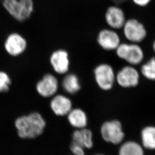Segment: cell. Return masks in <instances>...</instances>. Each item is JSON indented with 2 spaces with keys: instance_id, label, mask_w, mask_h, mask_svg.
Segmentation results:
<instances>
[{
  "instance_id": "cell-1",
  "label": "cell",
  "mask_w": 155,
  "mask_h": 155,
  "mask_svg": "<svg viewBox=\"0 0 155 155\" xmlns=\"http://www.w3.org/2000/svg\"><path fill=\"white\" fill-rule=\"evenodd\" d=\"M14 124L19 137L22 139H34L43 133L46 122L40 113L33 112L18 117Z\"/></svg>"
},
{
  "instance_id": "cell-2",
  "label": "cell",
  "mask_w": 155,
  "mask_h": 155,
  "mask_svg": "<svg viewBox=\"0 0 155 155\" xmlns=\"http://www.w3.org/2000/svg\"><path fill=\"white\" fill-rule=\"evenodd\" d=\"M2 3L6 12L18 22H25L34 12L33 0H2Z\"/></svg>"
},
{
  "instance_id": "cell-3",
  "label": "cell",
  "mask_w": 155,
  "mask_h": 155,
  "mask_svg": "<svg viewBox=\"0 0 155 155\" xmlns=\"http://www.w3.org/2000/svg\"><path fill=\"white\" fill-rule=\"evenodd\" d=\"M115 51L119 58L124 60L132 66L140 64L145 57L143 49L136 43H121Z\"/></svg>"
},
{
  "instance_id": "cell-4",
  "label": "cell",
  "mask_w": 155,
  "mask_h": 155,
  "mask_svg": "<svg viewBox=\"0 0 155 155\" xmlns=\"http://www.w3.org/2000/svg\"><path fill=\"white\" fill-rule=\"evenodd\" d=\"M101 134L104 140L114 145L122 143L125 137L121 123L116 120L103 123L101 127Z\"/></svg>"
},
{
  "instance_id": "cell-5",
  "label": "cell",
  "mask_w": 155,
  "mask_h": 155,
  "mask_svg": "<svg viewBox=\"0 0 155 155\" xmlns=\"http://www.w3.org/2000/svg\"><path fill=\"white\" fill-rule=\"evenodd\" d=\"M95 81L98 87L103 91L112 89L116 81V75L113 67L107 63H101L94 70Z\"/></svg>"
},
{
  "instance_id": "cell-6",
  "label": "cell",
  "mask_w": 155,
  "mask_h": 155,
  "mask_svg": "<svg viewBox=\"0 0 155 155\" xmlns=\"http://www.w3.org/2000/svg\"><path fill=\"white\" fill-rule=\"evenodd\" d=\"M122 29L124 37L132 43L139 44L143 41L147 36L145 26L136 19L127 20Z\"/></svg>"
},
{
  "instance_id": "cell-7",
  "label": "cell",
  "mask_w": 155,
  "mask_h": 155,
  "mask_svg": "<svg viewBox=\"0 0 155 155\" xmlns=\"http://www.w3.org/2000/svg\"><path fill=\"white\" fill-rule=\"evenodd\" d=\"M27 47L26 39L18 32L11 33L8 35L4 43L5 51L12 57H18L24 54Z\"/></svg>"
},
{
  "instance_id": "cell-8",
  "label": "cell",
  "mask_w": 155,
  "mask_h": 155,
  "mask_svg": "<svg viewBox=\"0 0 155 155\" xmlns=\"http://www.w3.org/2000/svg\"><path fill=\"white\" fill-rule=\"evenodd\" d=\"M139 71L130 65L124 66L116 74V81L121 87H135L139 84Z\"/></svg>"
},
{
  "instance_id": "cell-9",
  "label": "cell",
  "mask_w": 155,
  "mask_h": 155,
  "mask_svg": "<svg viewBox=\"0 0 155 155\" xmlns=\"http://www.w3.org/2000/svg\"><path fill=\"white\" fill-rule=\"evenodd\" d=\"M49 62L52 69L58 74H66L70 68L69 55L68 51L58 49L52 52Z\"/></svg>"
},
{
  "instance_id": "cell-10",
  "label": "cell",
  "mask_w": 155,
  "mask_h": 155,
  "mask_svg": "<svg viewBox=\"0 0 155 155\" xmlns=\"http://www.w3.org/2000/svg\"><path fill=\"white\" fill-rule=\"evenodd\" d=\"M58 88V79L51 73H46L44 75L36 85L37 92L40 96L45 98H49L56 95Z\"/></svg>"
},
{
  "instance_id": "cell-11",
  "label": "cell",
  "mask_w": 155,
  "mask_h": 155,
  "mask_svg": "<svg viewBox=\"0 0 155 155\" xmlns=\"http://www.w3.org/2000/svg\"><path fill=\"white\" fill-rule=\"evenodd\" d=\"M97 40L100 47L107 51L116 50L121 43L119 34L111 28L101 30L97 34Z\"/></svg>"
},
{
  "instance_id": "cell-12",
  "label": "cell",
  "mask_w": 155,
  "mask_h": 155,
  "mask_svg": "<svg viewBox=\"0 0 155 155\" xmlns=\"http://www.w3.org/2000/svg\"><path fill=\"white\" fill-rule=\"evenodd\" d=\"M105 20L110 28L116 30L122 29L127 20L124 11L119 6L113 5L107 9Z\"/></svg>"
},
{
  "instance_id": "cell-13",
  "label": "cell",
  "mask_w": 155,
  "mask_h": 155,
  "mask_svg": "<svg viewBox=\"0 0 155 155\" xmlns=\"http://www.w3.org/2000/svg\"><path fill=\"white\" fill-rule=\"evenodd\" d=\"M50 107L54 114L63 117L67 116L72 109V103L68 97L62 94H57L52 97Z\"/></svg>"
},
{
  "instance_id": "cell-14",
  "label": "cell",
  "mask_w": 155,
  "mask_h": 155,
  "mask_svg": "<svg viewBox=\"0 0 155 155\" xmlns=\"http://www.w3.org/2000/svg\"><path fill=\"white\" fill-rule=\"evenodd\" d=\"M72 138L73 142L81 145L84 149H91L94 146L92 131L86 127L76 129L72 134Z\"/></svg>"
},
{
  "instance_id": "cell-15",
  "label": "cell",
  "mask_w": 155,
  "mask_h": 155,
  "mask_svg": "<svg viewBox=\"0 0 155 155\" xmlns=\"http://www.w3.org/2000/svg\"><path fill=\"white\" fill-rule=\"evenodd\" d=\"M67 116L69 124L75 129H84L87 125V114L81 108H72Z\"/></svg>"
},
{
  "instance_id": "cell-16",
  "label": "cell",
  "mask_w": 155,
  "mask_h": 155,
  "mask_svg": "<svg viewBox=\"0 0 155 155\" xmlns=\"http://www.w3.org/2000/svg\"><path fill=\"white\" fill-rule=\"evenodd\" d=\"M61 85L64 91L70 94H76L81 88L79 78L73 73L66 74L62 81Z\"/></svg>"
},
{
  "instance_id": "cell-17",
  "label": "cell",
  "mask_w": 155,
  "mask_h": 155,
  "mask_svg": "<svg viewBox=\"0 0 155 155\" xmlns=\"http://www.w3.org/2000/svg\"><path fill=\"white\" fill-rule=\"evenodd\" d=\"M142 146L146 149L155 150V127L147 126L143 127L140 133Z\"/></svg>"
},
{
  "instance_id": "cell-18",
  "label": "cell",
  "mask_w": 155,
  "mask_h": 155,
  "mask_svg": "<svg viewBox=\"0 0 155 155\" xmlns=\"http://www.w3.org/2000/svg\"><path fill=\"white\" fill-rule=\"evenodd\" d=\"M119 155H145L143 147L137 142L129 140L121 145Z\"/></svg>"
},
{
  "instance_id": "cell-19",
  "label": "cell",
  "mask_w": 155,
  "mask_h": 155,
  "mask_svg": "<svg viewBox=\"0 0 155 155\" xmlns=\"http://www.w3.org/2000/svg\"><path fill=\"white\" fill-rule=\"evenodd\" d=\"M140 72L146 79L155 81V56L151 57L148 61L142 65Z\"/></svg>"
},
{
  "instance_id": "cell-20",
  "label": "cell",
  "mask_w": 155,
  "mask_h": 155,
  "mask_svg": "<svg viewBox=\"0 0 155 155\" xmlns=\"http://www.w3.org/2000/svg\"><path fill=\"white\" fill-rule=\"evenodd\" d=\"M12 84L9 75L4 71H0V94L7 92Z\"/></svg>"
},
{
  "instance_id": "cell-21",
  "label": "cell",
  "mask_w": 155,
  "mask_h": 155,
  "mask_svg": "<svg viewBox=\"0 0 155 155\" xmlns=\"http://www.w3.org/2000/svg\"><path fill=\"white\" fill-rule=\"evenodd\" d=\"M84 149L81 146L73 141L70 145V151L73 155H85Z\"/></svg>"
},
{
  "instance_id": "cell-22",
  "label": "cell",
  "mask_w": 155,
  "mask_h": 155,
  "mask_svg": "<svg viewBox=\"0 0 155 155\" xmlns=\"http://www.w3.org/2000/svg\"><path fill=\"white\" fill-rule=\"evenodd\" d=\"M132 1L135 5H136L137 6L140 7H144L148 6L152 0H132Z\"/></svg>"
},
{
  "instance_id": "cell-23",
  "label": "cell",
  "mask_w": 155,
  "mask_h": 155,
  "mask_svg": "<svg viewBox=\"0 0 155 155\" xmlns=\"http://www.w3.org/2000/svg\"><path fill=\"white\" fill-rule=\"evenodd\" d=\"M113 2H114V3L117 4H119V3H122L124 2L126 0H112Z\"/></svg>"
},
{
  "instance_id": "cell-24",
  "label": "cell",
  "mask_w": 155,
  "mask_h": 155,
  "mask_svg": "<svg viewBox=\"0 0 155 155\" xmlns=\"http://www.w3.org/2000/svg\"><path fill=\"white\" fill-rule=\"evenodd\" d=\"M152 48L153 50L154 51V53H155V39L154 40V42L153 43Z\"/></svg>"
},
{
  "instance_id": "cell-25",
  "label": "cell",
  "mask_w": 155,
  "mask_h": 155,
  "mask_svg": "<svg viewBox=\"0 0 155 155\" xmlns=\"http://www.w3.org/2000/svg\"><path fill=\"white\" fill-rule=\"evenodd\" d=\"M2 0H0V2H2Z\"/></svg>"
},
{
  "instance_id": "cell-26",
  "label": "cell",
  "mask_w": 155,
  "mask_h": 155,
  "mask_svg": "<svg viewBox=\"0 0 155 155\" xmlns=\"http://www.w3.org/2000/svg\"></svg>"
}]
</instances>
